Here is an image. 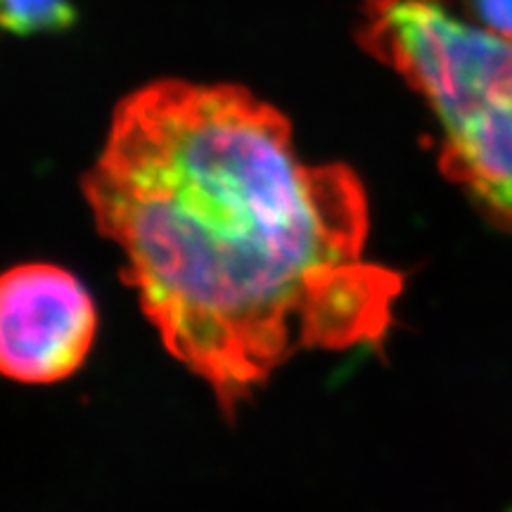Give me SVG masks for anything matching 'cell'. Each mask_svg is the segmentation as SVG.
<instances>
[{
    "label": "cell",
    "mask_w": 512,
    "mask_h": 512,
    "mask_svg": "<svg viewBox=\"0 0 512 512\" xmlns=\"http://www.w3.org/2000/svg\"><path fill=\"white\" fill-rule=\"evenodd\" d=\"M98 309L74 273L22 264L0 275V375L24 384L72 377L91 354Z\"/></svg>",
    "instance_id": "7a4b0ae2"
},
{
    "label": "cell",
    "mask_w": 512,
    "mask_h": 512,
    "mask_svg": "<svg viewBox=\"0 0 512 512\" xmlns=\"http://www.w3.org/2000/svg\"><path fill=\"white\" fill-rule=\"evenodd\" d=\"M76 17V0H0V27L17 36L60 34Z\"/></svg>",
    "instance_id": "277c9868"
},
{
    "label": "cell",
    "mask_w": 512,
    "mask_h": 512,
    "mask_svg": "<svg viewBox=\"0 0 512 512\" xmlns=\"http://www.w3.org/2000/svg\"><path fill=\"white\" fill-rule=\"evenodd\" d=\"M463 8L477 27L512 41V0H463Z\"/></svg>",
    "instance_id": "5b68a950"
},
{
    "label": "cell",
    "mask_w": 512,
    "mask_h": 512,
    "mask_svg": "<svg viewBox=\"0 0 512 512\" xmlns=\"http://www.w3.org/2000/svg\"><path fill=\"white\" fill-rule=\"evenodd\" d=\"M166 351L233 415L299 351L380 347L403 275L368 261V195L306 164L240 86L157 81L119 102L81 181Z\"/></svg>",
    "instance_id": "6da1fadb"
},
{
    "label": "cell",
    "mask_w": 512,
    "mask_h": 512,
    "mask_svg": "<svg viewBox=\"0 0 512 512\" xmlns=\"http://www.w3.org/2000/svg\"><path fill=\"white\" fill-rule=\"evenodd\" d=\"M441 131V174L486 221L512 230V76Z\"/></svg>",
    "instance_id": "3957f363"
}]
</instances>
